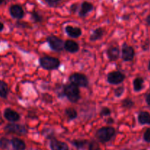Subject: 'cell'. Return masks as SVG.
<instances>
[{"label":"cell","instance_id":"obj_1","mask_svg":"<svg viewBox=\"0 0 150 150\" xmlns=\"http://www.w3.org/2000/svg\"><path fill=\"white\" fill-rule=\"evenodd\" d=\"M63 95L67 98L70 102L76 103L81 99V92L79 86L73 83H67L63 87Z\"/></svg>","mask_w":150,"mask_h":150},{"label":"cell","instance_id":"obj_2","mask_svg":"<svg viewBox=\"0 0 150 150\" xmlns=\"http://www.w3.org/2000/svg\"><path fill=\"white\" fill-rule=\"evenodd\" d=\"M116 135V130L111 126L102 127L97 130L95 137L100 143L105 144L109 142Z\"/></svg>","mask_w":150,"mask_h":150},{"label":"cell","instance_id":"obj_3","mask_svg":"<svg viewBox=\"0 0 150 150\" xmlns=\"http://www.w3.org/2000/svg\"><path fill=\"white\" fill-rule=\"evenodd\" d=\"M61 62L57 57L44 56L39 59V64L42 69L46 70H54L59 67Z\"/></svg>","mask_w":150,"mask_h":150},{"label":"cell","instance_id":"obj_4","mask_svg":"<svg viewBox=\"0 0 150 150\" xmlns=\"http://www.w3.org/2000/svg\"><path fill=\"white\" fill-rule=\"evenodd\" d=\"M4 130L7 133L16 134L18 136H25L28 133V129L26 126L17 123H9L5 125Z\"/></svg>","mask_w":150,"mask_h":150},{"label":"cell","instance_id":"obj_5","mask_svg":"<svg viewBox=\"0 0 150 150\" xmlns=\"http://www.w3.org/2000/svg\"><path fill=\"white\" fill-rule=\"evenodd\" d=\"M69 81L71 83L76 85L79 87L86 88L89 86V79L86 75L80 73H74L69 77Z\"/></svg>","mask_w":150,"mask_h":150},{"label":"cell","instance_id":"obj_6","mask_svg":"<svg viewBox=\"0 0 150 150\" xmlns=\"http://www.w3.org/2000/svg\"><path fill=\"white\" fill-rule=\"evenodd\" d=\"M46 41L52 51L60 52L64 50V42L61 38L53 35H48L46 38Z\"/></svg>","mask_w":150,"mask_h":150},{"label":"cell","instance_id":"obj_7","mask_svg":"<svg viewBox=\"0 0 150 150\" xmlns=\"http://www.w3.org/2000/svg\"><path fill=\"white\" fill-rule=\"evenodd\" d=\"M125 79V75L120 71L110 72L107 75V81L111 85H118L122 83Z\"/></svg>","mask_w":150,"mask_h":150},{"label":"cell","instance_id":"obj_8","mask_svg":"<svg viewBox=\"0 0 150 150\" xmlns=\"http://www.w3.org/2000/svg\"><path fill=\"white\" fill-rule=\"evenodd\" d=\"M122 59L124 62L133 61L135 57V49L133 46L127 43H124L121 50Z\"/></svg>","mask_w":150,"mask_h":150},{"label":"cell","instance_id":"obj_9","mask_svg":"<svg viewBox=\"0 0 150 150\" xmlns=\"http://www.w3.org/2000/svg\"><path fill=\"white\" fill-rule=\"evenodd\" d=\"M3 116H4V119L8 122H10V123L16 122L19 121L21 119L20 114L17 111L10 108H7L4 109Z\"/></svg>","mask_w":150,"mask_h":150},{"label":"cell","instance_id":"obj_10","mask_svg":"<svg viewBox=\"0 0 150 150\" xmlns=\"http://www.w3.org/2000/svg\"><path fill=\"white\" fill-rule=\"evenodd\" d=\"M9 12L10 14L13 18L20 20L22 19L24 16V10L23 7L19 4H13L9 8Z\"/></svg>","mask_w":150,"mask_h":150},{"label":"cell","instance_id":"obj_11","mask_svg":"<svg viewBox=\"0 0 150 150\" xmlns=\"http://www.w3.org/2000/svg\"><path fill=\"white\" fill-rule=\"evenodd\" d=\"M93 10L94 5L92 3L87 1H83L81 3V4L80 10L79 11V15L81 18H84Z\"/></svg>","mask_w":150,"mask_h":150},{"label":"cell","instance_id":"obj_12","mask_svg":"<svg viewBox=\"0 0 150 150\" xmlns=\"http://www.w3.org/2000/svg\"><path fill=\"white\" fill-rule=\"evenodd\" d=\"M66 34L68 35L70 38H78L81 36L82 30L80 27L78 26H73L71 25H67L64 28Z\"/></svg>","mask_w":150,"mask_h":150},{"label":"cell","instance_id":"obj_13","mask_svg":"<svg viewBox=\"0 0 150 150\" xmlns=\"http://www.w3.org/2000/svg\"><path fill=\"white\" fill-rule=\"evenodd\" d=\"M120 49L117 45H111L107 49L106 55L110 61H116L119 59L120 55Z\"/></svg>","mask_w":150,"mask_h":150},{"label":"cell","instance_id":"obj_14","mask_svg":"<svg viewBox=\"0 0 150 150\" xmlns=\"http://www.w3.org/2000/svg\"><path fill=\"white\" fill-rule=\"evenodd\" d=\"M51 150H70L69 146L65 142H61L56 139H51L50 141Z\"/></svg>","mask_w":150,"mask_h":150},{"label":"cell","instance_id":"obj_15","mask_svg":"<svg viewBox=\"0 0 150 150\" xmlns=\"http://www.w3.org/2000/svg\"><path fill=\"white\" fill-rule=\"evenodd\" d=\"M64 49L70 54H75L79 51V45L76 41L73 40H67L64 41Z\"/></svg>","mask_w":150,"mask_h":150},{"label":"cell","instance_id":"obj_16","mask_svg":"<svg viewBox=\"0 0 150 150\" xmlns=\"http://www.w3.org/2000/svg\"><path fill=\"white\" fill-rule=\"evenodd\" d=\"M10 143L13 150H25L26 148V143L18 138H13Z\"/></svg>","mask_w":150,"mask_h":150},{"label":"cell","instance_id":"obj_17","mask_svg":"<svg viewBox=\"0 0 150 150\" xmlns=\"http://www.w3.org/2000/svg\"><path fill=\"white\" fill-rule=\"evenodd\" d=\"M104 34H105V30H104L103 28H96L91 34L90 37H89V40L92 41V42L99 40L102 39L103 37L104 36Z\"/></svg>","mask_w":150,"mask_h":150},{"label":"cell","instance_id":"obj_18","mask_svg":"<svg viewBox=\"0 0 150 150\" xmlns=\"http://www.w3.org/2000/svg\"><path fill=\"white\" fill-rule=\"evenodd\" d=\"M138 121L142 125H150V114L147 111H141L138 115Z\"/></svg>","mask_w":150,"mask_h":150},{"label":"cell","instance_id":"obj_19","mask_svg":"<svg viewBox=\"0 0 150 150\" xmlns=\"http://www.w3.org/2000/svg\"><path fill=\"white\" fill-rule=\"evenodd\" d=\"M89 142L86 139H74L71 141V144L73 146L79 150H83L88 146Z\"/></svg>","mask_w":150,"mask_h":150},{"label":"cell","instance_id":"obj_20","mask_svg":"<svg viewBox=\"0 0 150 150\" xmlns=\"http://www.w3.org/2000/svg\"><path fill=\"white\" fill-rule=\"evenodd\" d=\"M133 90L136 92H141L144 88V80L142 77H137L133 80Z\"/></svg>","mask_w":150,"mask_h":150},{"label":"cell","instance_id":"obj_21","mask_svg":"<svg viewBox=\"0 0 150 150\" xmlns=\"http://www.w3.org/2000/svg\"><path fill=\"white\" fill-rule=\"evenodd\" d=\"M64 115L69 121H72V120H74L75 119L77 118L78 112L75 108L69 107L64 110Z\"/></svg>","mask_w":150,"mask_h":150},{"label":"cell","instance_id":"obj_22","mask_svg":"<svg viewBox=\"0 0 150 150\" xmlns=\"http://www.w3.org/2000/svg\"><path fill=\"white\" fill-rule=\"evenodd\" d=\"M9 87L7 83L0 80V98L6 99L8 96Z\"/></svg>","mask_w":150,"mask_h":150},{"label":"cell","instance_id":"obj_23","mask_svg":"<svg viewBox=\"0 0 150 150\" xmlns=\"http://www.w3.org/2000/svg\"><path fill=\"white\" fill-rule=\"evenodd\" d=\"M121 104L122 108H125V109H128V110L133 108L135 105L134 101L130 98H125V99H123L122 100Z\"/></svg>","mask_w":150,"mask_h":150},{"label":"cell","instance_id":"obj_24","mask_svg":"<svg viewBox=\"0 0 150 150\" xmlns=\"http://www.w3.org/2000/svg\"><path fill=\"white\" fill-rule=\"evenodd\" d=\"M31 16H32V18L35 23H40L43 20L42 16L38 12H37L36 10H33L32 13H31Z\"/></svg>","mask_w":150,"mask_h":150},{"label":"cell","instance_id":"obj_25","mask_svg":"<svg viewBox=\"0 0 150 150\" xmlns=\"http://www.w3.org/2000/svg\"><path fill=\"white\" fill-rule=\"evenodd\" d=\"M88 150H101L99 143L95 140H92L89 142L87 146Z\"/></svg>","mask_w":150,"mask_h":150},{"label":"cell","instance_id":"obj_26","mask_svg":"<svg viewBox=\"0 0 150 150\" xmlns=\"http://www.w3.org/2000/svg\"><path fill=\"white\" fill-rule=\"evenodd\" d=\"M10 141L7 138H1L0 139V148L2 149H8L10 146Z\"/></svg>","mask_w":150,"mask_h":150},{"label":"cell","instance_id":"obj_27","mask_svg":"<svg viewBox=\"0 0 150 150\" xmlns=\"http://www.w3.org/2000/svg\"><path fill=\"white\" fill-rule=\"evenodd\" d=\"M125 90V88L124 86H118V87L114 89V96L117 97V98H121L123 94H124Z\"/></svg>","mask_w":150,"mask_h":150},{"label":"cell","instance_id":"obj_28","mask_svg":"<svg viewBox=\"0 0 150 150\" xmlns=\"http://www.w3.org/2000/svg\"><path fill=\"white\" fill-rule=\"evenodd\" d=\"M111 114V110L108 107H103L100 111V117H108Z\"/></svg>","mask_w":150,"mask_h":150},{"label":"cell","instance_id":"obj_29","mask_svg":"<svg viewBox=\"0 0 150 150\" xmlns=\"http://www.w3.org/2000/svg\"><path fill=\"white\" fill-rule=\"evenodd\" d=\"M44 1H45L49 7H56L61 3L62 0H44Z\"/></svg>","mask_w":150,"mask_h":150},{"label":"cell","instance_id":"obj_30","mask_svg":"<svg viewBox=\"0 0 150 150\" xmlns=\"http://www.w3.org/2000/svg\"><path fill=\"white\" fill-rule=\"evenodd\" d=\"M144 141L146 143H150V127L147 128L144 133Z\"/></svg>","mask_w":150,"mask_h":150},{"label":"cell","instance_id":"obj_31","mask_svg":"<svg viewBox=\"0 0 150 150\" xmlns=\"http://www.w3.org/2000/svg\"><path fill=\"white\" fill-rule=\"evenodd\" d=\"M78 10V4H73L71 6H70V10L71 13H75Z\"/></svg>","mask_w":150,"mask_h":150},{"label":"cell","instance_id":"obj_32","mask_svg":"<svg viewBox=\"0 0 150 150\" xmlns=\"http://www.w3.org/2000/svg\"><path fill=\"white\" fill-rule=\"evenodd\" d=\"M105 122H106L108 125L114 124V120L112 118V117H109L108 119H106V120H105Z\"/></svg>","mask_w":150,"mask_h":150},{"label":"cell","instance_id":"obj_33","mask_svg":"<svg viewBox=\"0 0 150 150\" xmlns=\"http://www.w3.org/2000/svg\"><path fill=\"white\" fill-rule=\"evenodd\" d=\"M146 102L147 103V105L150 106V93L148 94L146 97Z\"/></svg>","mask_w":150,"mask_h":150},{"label":"cell","instance_id":"obj_34","mask_svg":"<svg viewBox=\"0 0 150 150\" xmlns=\"http://www.w3.org/2000/svg\"><path fill=\"white\" fill-rule=\"evenodd\" d=\"M4 25L2 22L0 21V32H2L4 30Z\"/></svg>","mask_w":150,"mask_h":150},{"label":"cell","instance_id":"obj_35","mask_svg":"<svg viewBox=\"0 0 150 150\" xmlns=\"http://www.w3.org/2000/svg\"><path fill=\"white\" fill-rule=\"evenodd\" d=\"M146 23H147V24L149 25V26H150V14L148 15L147 17H146Z\"/></svg>","mask_w":150,"mask_h":150},{"label":"cell","instance_id":"obj_36","mask_svg":"<svg viewBox=\"0 0 150 150\" xmlns=\"http://www.w3.org/2000/svg\"><path fill=\"white\" fill-rule=\"evenodd\" d=\"M4 0H0V4H2V3L4 2Z\"/></svg>","mask_w":150,"mask_h":150},{"label":"cell","instance_id":"obj_37","mask_svg":"<svg viewBox=\"0 0 150 150\" xmlns=\"http://www.w3.org/2000/svg\"><path fill=\"white\" fill-rule=\"evenodd\" d=\"M148 69H149V70L150 71V62H149V65H148Z\"/></svg>","mask_w":150,"mask_h":150},{"label":"cell","instance_id":"obj_38","mask_svg":"<svg viewBox=\"0 0 150 150\" xmlns=\"http://www.w3.org/2000/svg\"><path fill=\"white\" fill-rule=\"evenodd\" d=\"M141 150H146V149H141Z\"/></svg>","mask_w":150,"mask_h":150}]
</instances>
